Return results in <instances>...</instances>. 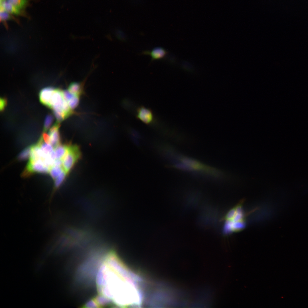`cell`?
Returning a JSON list of instances; mask_svg holds the SVG:
<instances>
[{
    "instance_id": "obj_1",
    "label": "cell",
    "mask_w": 308,
    "mask_h": 308,
    "mask_svg": "<svg viewBox=\"0 0 308 308\" xmlns=\"http://www.w3.org/2000/svg\"><path fill=\"white\" fill-rule=\"evenodd\" d=\"M141 281L112 250L106 254L96 277L99 294L109 299L113 306L122 307L141 305Z\"/></svg>"
},
{
    "instance_id": "obj_2",
    "label": "cell",
    "mask_w": 308,
    "mask_h": 308,
    "mask_svg": "<svg viewBox=\"0 0 308 308\" xmlns=\"http://www.w3.org/2000/svg\"><path fill=\"white\" fill-rule=\"evenodd\" d=\"M102 252L101 249L93 250L81 264L76 273V279L78 283L85 285L92 281L105 256H103Z\"/></svg>"
},
{
    "instance_id": "obj_3",
    "label": "cell",
    "mask_w": 308,
    "mask_h": 308,
    "mask_svg": "<svg viewBox=\"0 0 308 308\" xmlns=\"http://www.w3.org/2000/svg\"><path fill=\"white\" fill-rule=\"evenodd\" d=\"M225 219L224 230L226 233L241 230L245 226L241 204H238L229 211L226 215Z\"/></svg>"
},
{
    "instance_id": "obj_4",
    "label": "cell",
    "mask_w": 308,
    "mask_h": 308,
    "mask_svg": "<svg viewBox=\"0 0 308 308\" xmlns=\"http://www.w3.org/2000/svg\"><path fill=\"white\" fill-rule=\"evenodd\" d=\"M80 154L77 146L69 145L68 151L62 159V167L67 173L79 159Z\"/></svg>"
},
{
    "instance_id": "obj_5",
    "label": "cell",
    "mask_w": 308,
    "mask_h": 308,
    "mask_svg": "<svg viewBox=\"0 0 308 308\" xmlns=\"http://www.w3.org/2000/svg\"><path fill=\"white\" fill-rule=\"evenodd\" d=\"M50 168L47 166L43 160L41 159L35 161H29L22 176H27L35 172L47 173L49 172Z\"/></svg>"
},
{
    "instance_id": "obj_6",
    "label": "cell",
    "mask_w": 308,
    "mask_h": 308,
    "mask_svg": "<svg viewBox=\"0 0 308 308\" xmlns=\"http://www.w3.org/2000/svg\"><path fill=\"white\" fill-rule=\"evenodd\" d=\"M66 102L68 101L64 97L62 91L58 89H55L52 96L48 107L53 110H60L64 112L62 108Z\"/></svg>"
},
{
    "instance_id": "obj_7",
    "label": "cell",
    "mask_w": 308,
    "mask_h": 308,
    "mask_svg": "<svg viewBox=\"0 0 308 308\" xmlns=\"http://www.w3.org/2000/svg\"><path fill=\"white\" fill-rule=\"evenodd\" d=\"M136 117L137 119L147 124L151 123L154 118L151 110L143 106L139 107L137 110Z\"/></svg>"
},
{
    "instance_id": "obj_8",
    "label": "cell",
    "mask_w": 308,
    "mask_h": 308,
    "mask_svg": "<svg viewBox=\"0 0 308 308\" xmlns=\"http://www.w3.org/2000/svg\"><path fill=\"white\" fill-rule=\"evenodd\" d=\"M167 53V51L164 48L158 46L154 48L151 50L143 51L140 54L150 56L151 58V62H152L154 60H160L164 58Z\"/></svg>"
},
{
    "instance_id": "obj_9",
    "label": "cell",
    "mask_w": 308,
    "mask_h": 308,
    "mask_svg": "<svg viewBox=\"0 0 308 308\" xmlns=\"http://www.w3.org/2000/svg\"><path fill=\"white\" fill-rule=\"evenodd\" d=\"M55 89L51 87H48L42 89L39 94L40 102L48 106L52 96Z\"/></svg>"
},
{
    "instance_id": "obj_10",
    "label": "cell",
    "mask_w": 308,
    "mask_h": 308,
    "mask_svg": "<svg viewBox=\"0 0 308 308\" xmlns=\"http://www.w3.org/2000/svg\"><path fill=\"white\" fill-rule=\"evenodd\" d=\"M0 9L11 14L21 15L23 14L21 10L16 8L7 0H0Z\"/></svg>"
},
{
    "instance_id": "obj_11",
    "label": "cell",
    "mask_w": 308,
    "mask_h": 308,
    "mask_svg": "<svg viewBox=\"0 0 308 308\" xmlns=\"http://www.w3.org/2000/svg\"><path fill=\"white\" fill-rule=\"evenodd\" d=\"M37 144L40 146L41 149L46 155L48 156L54 151L53 147L51 144L47 143L43 140L42 136L40 139Z\"/></svg>"
},
{
    "instance_id": "obj_12",
    "label": "cell",
    "mask_w": 308,
    "mask_h": 308,
    "mask_svg": "<svg viewBox=\"0 0 308 308\" xmlns=\"http://www.w3.org/2000/svg\"><path fill=\"white\" fill-rule=\"evenodd\" d=\"M68 146L60 144L54 148L56 159H63L68 151Z\"/></svg>"
},
{
    "instance_id": "obj_13",
    "label": "cell",
    "mask_w": 308,
    "mask_h": 308,
    "mask_svg": "<svg viewBox=\"0 0 308 308\" xmlns=\"http://www.w3.org/2000/svg\"><path fill=\"white\" fill-rule=\"evenodd\" d=\"M48 134L50 137V144L54 148L60 144V136L58 129Z\"/></svg>"
},
{
    "instance_id": "obj_14",
    "label": "cell",
    "mask_w": 308,
    "mask_h": 308,
    "mask_svg": "<svg viewBox=\"0 0 308 308\" xmlns=\"http://www.w3.org/2000/svg\"><path fill=\"white\" fill-rule=\"evenodd\" d=\"M61 166H53L50 168V174L53 179H56L64 170Z\"/></svg>"
},
{
    "instance_id": "obj_15",
    "label": "cell",
    "mask_w": 308,
    "mask_h": 308,
    "mask_svg": "<svg viewBox=\"0 0 308 308\" xmlns=\"http://www.w3.org/2000/svg\"><path fill=\"white\" fill-rule=\"evenodd\" d=\"M17 8L21 10L27 5L28 0H7Z\"/></svg>"
},
{
    "instance_id": "obj_16",
    "label": "cell",
    "mask_w": 308,
    "mask_h": 308,
    "mask_svg": "<svg viewBox=\"0 0 308 308\" xmlns=\"http://www.w3.org/2000/svg\"><path fill=\"white\" fill-rule=\"evenodd\" d=\"M64 170L55 179L54 184V189L58 188L64 180L67 174Z\"/></svg>"
},
{
    "instance_id": "obj_17",
    "label": "cell",
    "mask_w": 308,
    "mask_h": 308,
    "mask_svg": "<svg viewBox=\"0 0 308 308\" xmlns=\"http://www.w3.org/2000/svg\"><path fill=\"white\" fill-rule=\"evenodd\" d=\"M31 146H29L24 149L19 155L18 159L20 160L27 159L30 157Z\"/></svg>"
},
{
    "instance_id": "obj_18",
    "label": "cell",
    "mask_w": 308,
    "mask_h": 308,
    "mask_svg": "<svg viewBox=\"0 0 308 308\" xmlns=\"http://www.w3.org/2000/svg\"><path fill=\"white\" fill-rule=\"evenodd\" d=\"M0 18L1 21H2L15 19L11 14L1 9L0 11Z\"/></svg>"
},
{
    "instance_id": "obj_19",
    "label": "cell",
    "mask_w": 308,
    "mask_h": 308,
    "mask_svg": "<svg viewBox=\"0 0 308 308\" xmlns=\"http://www.w3.org/2000/svg\"><path fill=\"white\" fill-rule=\"evenodd\" d=\"M53 120V117L52 115L48 114L46 117L44 126V131H46L50 128Z\"/></svg>"
},
{
    "instance_id": "obj_20",
    "label": "cell",
    "mask_w": 308,
    "mask_h": 308,
    "mask_svg": "<svg viewBox=\"0 0 308 308\" xmlns=\"http://www.w3.org/2000/svg\"><path fill=\"white\" fill-rule=\"evenodd\" d=\"M43 141L47 143H50V137L49 134L44 132L41 136Z\"/></svg>"
},
{
    "instance_id": "obj_21",
    "label": "cell",
    "mask_w": 308,
    "mask_h": 308,
    "mask_svg": "<svg viewBox=\"0 0 308 308\" xmlns=\"http://www.w3.org/2000/svg\"><path fill=\"white\" fill-rule=\"evenodd\" d=\"M62 165V159H55L53 166L60 167Z\"/></svg>"
},
{
    "instance_id": "obj_22",
    "label": "cell",
    "mask_w": 308,
    "mask_h": 308,
    "mask_svg": "<svg viewBox=\"0 0 308 308\" xmlns=\"http://www.w3.org/2000/svg\"><path fill=\"white\" fill-rule=\"evenodd\" d=\"M6 104V101L5 99L1 98L0 99V108L1 110H4L5 105Z\"/></svg>"
},
{
    "instance_id": "obj_23",
    "label": "cell",
    "mask_w": 308,
    "mask_h": 308,
    "mask_svg": "<svg viewBox=\"0 0 308 308\" xmlns=\"http://www.w3.org/2000/svg\"></svg>"
}]
</instances>
